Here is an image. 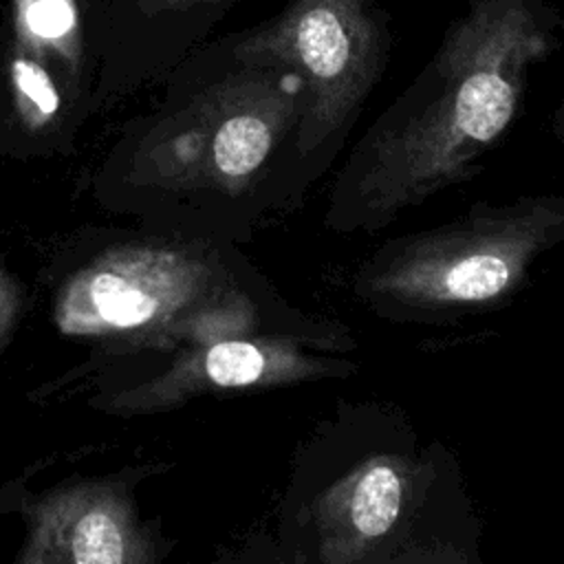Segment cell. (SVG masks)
<instances>
[{"label":"cell","instance_id":"1","mask_svg":"<svg viewBox=\"0 0 564 564\" xmlns=\"http://www.w3.org/2000/svg\"><path fill=\"white\" fill-rule=\"evenodd\" d=\"M546 35L522 0H478L454 24L423 86L364 137L330 212L372 225L465 178L516 117Z\"/></svg>","mask_w":564,"mask_h":564},{"label":"cell","instance_id":"2","mask_svg":"<svg viewBox=\"0 0 564 564\" xmlns=\"http://www.w3.org/2000/svg\"><path fill=\"white\" fill-rule=\"evenodd\" d=\"M564 200L522 198L467 216L377 251L357 275V293L388 311L447 313L509 297L533 260L560 240Z\"/></svg>","mask_w":564,"mask_h":564},{"label":"cell","instance_id":"3","mask_svg":"<svg viewBox=\"0 0 564 564\" xmlns=\"http://www.w3.org/2000/svg\"><path fill=\"white\" fill-rule=\"evenodd\" d=\"M53 319L70 337L172 339L242 328L249 313L218 291L212 262L178 247L137 245L110 249L70 275Z\"/></svg>","mask_w":564,"mask_h":564},{"label":"cell","instance_id":"4","mask_svg":"<svg viewBox=\"0 0 564 564\" xmlns=\"http://www.w3.org/2000/svg\"><path fill=\"white\" fill-rule=\"evenodd\" d=\"M236 57L295 70L304 88L297 143L311 152L359 108L383 64L381 29L368 0H297L249 35Z\"/></svg>","mask_w":564,"mask_h":564},{"label":"cell","instance_id":"5","mask_svg":"<svg viewBox=\"0 0 564 564\" xmlns=\"http://www.w3.org/2000/svg\"><path fill=\"white\" fill-rule=\"evenodd\" d=\"M293 97L286 84L264 73H245L207 90L194 110V130H185L178 156L192 154L174 176L196 161L209 181L242 187L269 159L289 117Z\"/></svg>","mask_w":564,"mask_h":564},{"label":"cell","instance_id":"6","mask_svg":"<svg viewBox=\"0 0 564 564\" xmlns=\"http://www.w3.org/2000/svg\"><path fill=\"white\" fill-rule=\"evenodd\" d=\"M18 564H141L156 557L134 511L112 482L46 491L26 509Z\"/></svg>","mask_w":564,"mask_h":564},{"label":"cell","instance_id":"7","mask_svg":"<svg viewBox=\"0 0 564 564\" xmlns=\"http://www.w3.org/2000/svg\"><path fill=\"white\" fill-rule=\"evenodd\" d=\"M317 364L304 352L264 339L220 337L192 350L161 379L121 397L119 408L148 410L178 401L203 388H251L315 375Z\"/></svg>","mask_w":564,"mask_h":564},{"label":"cell","instance_id":"8","mask_svg":"<svg viewBox=\"0 0 564 564\" xmlns=\"http://www.w3.org/2000/svg\"><path fill=\"white\" fill-rule=\"evenodd\" d=\"M405 494V465L392 458L366 460L324 500L322 527L330 551L326 557L352 560L355 549L386 538L403 513Z\"/></svg>","mask_w":564,"mask_h":564},{"label":"cell","instance_id":"9","mask_svg":"<svg viewBox=\"0 0 564 564\" xmlns=\"http://www.w3.org/2000/svg\"><path fill=\"white\" fill-rule=\"evenodd\" d=\"M11 79L20 112L26 123L42 126L51 121L59 108V95L51 75L31 57L18 55L11 64Z\"/></svg>","mask_w":564,"mask_h":564},{"label":"cell","instance_id":"10","mask_svg":"<svg viewBox=\"0 0 564 564\" xmlns=\"http://www.w3.org/2000/svg\"><path fill=\"white\" fill-rule=\"evenodd\" d=\"M20 22L40 42H64L77 24L73 0H18Z\"/></svg>","mask_w":564,"mask_h":564},{"label":"cell","instance_id":"11","mask_svg":"<svg viewBox=\"0 0 564 564\" xmlns=\"http://www.w3.org/2000/svg\"><path fill=\"white\" fill-rule=\"evenodd\" d=\"M20 304H22V293H20L18 280L4 267H0V348L9 339L18 322Z\"/></svg>","mask_w":564,"mask_h":564},{"label":"cell","instance_id":"12","mask_svg":"<svg viewBox=\"0 0 564 564\" xmlns=\"http://www.w3.org/2000/svg\"><path fill=\"white\" fill-rule=\"evenodd\" d=\"M163 4H178V2H183V0H161Z\"/></svg>","mask_w":564,"mask_h":564}]
</instances>
